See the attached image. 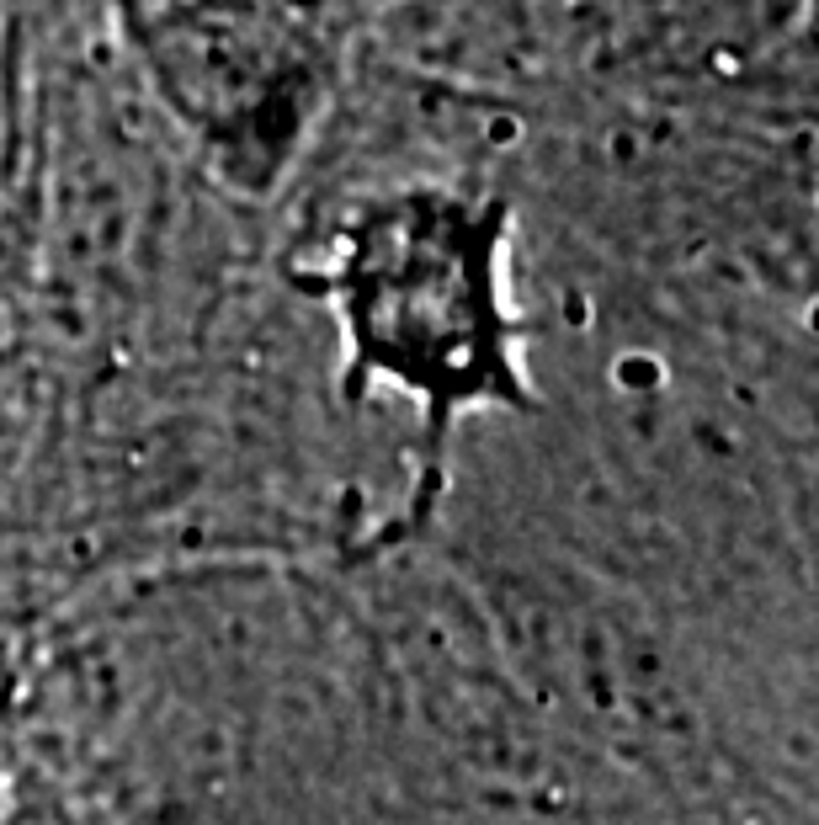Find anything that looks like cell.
Here are the masks:
<instances>
[{"label": "cell", "instance_id": "obj_1", "mask_svg": "<svg viewBox=\"0 0 819 825\" xmlns=\"http://www.w3.org/2000/svg\"><path fill=\"white\" fill-rule=\"evenodd\" d=\"M511 197L474 176H399L309 197L288 282L331 309L346 395L395 389L442 431L527 405Z\"/></svg>", "mask_w": 819, "mask_h": 825}, {"label": "cell", "instance_id": "obj_2", "mask_svg": "<svg viewBox=\"0 0 819 825\" xmlns=\"http://www.w3.org/2000/svg\"><path fill=\"white\" fill-rule=\"evenodd\" d=\"M154 113L218 192L267 203L293 182L346 75L335 0H112Z\"/></svg>", "mask_w": 819, "mask_h": 825}, {"label": "cell", "instance_id": "obj_3", "mask_svg": "<svg viewBox=\"0 0 819 825\" xmlns=\"http://www.w3.org/2000/svg\"><path fill=\"white\" fill-rule=\"evenodd\" d=\"M37 128V60L22 11H0V224L17 208Z\"/></svg>", "mask_w": 819, "mask_h": 825}, {"label": "cell", "instance_id": "obj_4", "mask_svg": "<svg viewBox=\"0 0 819 825\" xmlns=\"http://www.w3.org/2000/svg\"><path fill=\"white\" fill-rule=\"evenodd\" d=\"M22 325H28V309H22V299H17V288H11V277L0 272V357L17 346V336H22Z\"/></svg>", "mask_w": 819, "mask_h": 825}]
</instances>
